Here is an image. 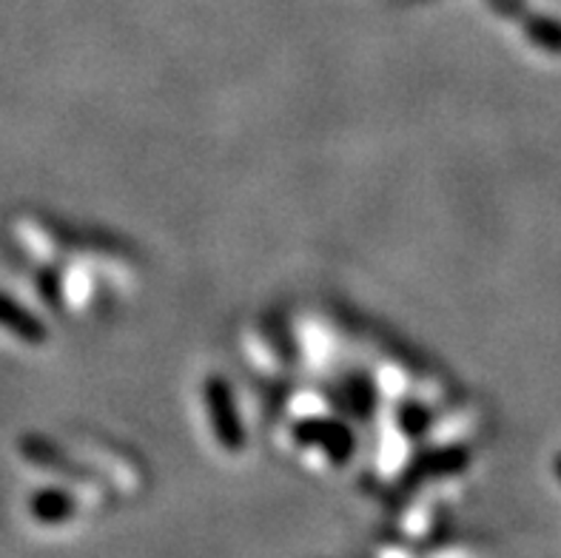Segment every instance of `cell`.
Wrapping results in <instances>:
<instances>
[{
	"label": "cell",
	"mask_w": 561,
	"mask_h": 558,
	"mask_svg": "<svg viewBox=\"0 0 561 558\" xmlns=\"http://www.w3.org/2000/svg\"><path fill=\"white\" fill-rule=\"evenodd\" d=\"M23 456L32 462H37V465H43L46 470H55V474H66L69 479L75 481H85V485H98V488H103V481L98 479L94 474H89L85 467L75 465V462L66 456V453L55 451V447L49 445V442H43V439H23L21 445Z\"/></svg>",
	"instance_id": "obj_5"
},
{
	"label": "cell",
	"mask_w": 561,
	"mask_h": 558,
	"mask_svg": "<svg viewBox=\"0 0 561 558\" xmlns=\"http://www.w3.org/2000/svg\"><path fill=\"white\" fill-rule=\"evenodd\" d=\"M294 439H297L299 445L320 447L334 465H345L356 451L354 431L345 422H340V419H302V422L294 424Z\"/></svg>",
	"instance_id": "obj_2"
},
{
	"label": "cell",
	"mask_w": 561,
	"mask_h": 558,
	"mask_svg": "<svg viewBox=\"0 0 561 558\" xmlns=\"http://www.w3.org/2000/svg\"><path fill=\"white\" fill-rule=\"evenodd\" d=\"M525 37L539 49L550 52V55H561V23L545 14H527V21L522 23Z\"/></svg>",
	"instance_id": "obj_7"
},
{
	"label": "cell",
	"mask_w": 561,
	"mask_h": 558,
	"mask_svg": "<svg viewBox=\"0 0 561 558\" xmlns=\"http://www.w3.org/2000/svg\"><path fill=\"white\" fill-rule=\"evenodd\" d=\"M37 294H41V297L46 299L51 308H57V305H60V297H64V285H60V280H57L55 271H41V276H37Z\"/></svg>",
	"instance_id": "obj_9"
},
{
	"label": "cell",
	"mask_w": 561,
	"mask_h": 558,
	"mask_svg": "<svg viewBox=\"0 0 561 558\" xmlns=\"http://www.w3.org/2000/svg\"><path fill=\"white\" fill-rule=\"evenodd\" d=\"M0 328H7L14 340L26 342V345H46L49 342V331L41 319L3 291H0Z\"/></svg>",
	"instance_id": "obj_4"
},
{
	"label": "cell",
	"mask_w": 561,
	"mask_h": 558,
	"mask_svg": "<svg viewBox=\"0 0 561 558\" xmlns=\"http://www.w3.org/2000/svg\"><path fill=\"white\" fill-rule=\"evenodd\" d=\"M397 424H399V431L405 433V436L420 439L425 436L427 428L434 424V410H427L425 405L420 402H405L397 410Z\"/></svg>",
	"instance_id": "obj_8"
},
{
	"label": "cell",
	"mask_w": 561,
	"mask_h": 558,
	"mask_svg": "<svg viewBox=\"0 0 561 558\" xmlns=\"http://www.w3.org/2000/svg\"><path fill=\"white\" fill-rule=\"evenodd\" d=\"M203 399H206L208 422H211L217 445L226 453L245 451V428H242L240 422L234 394H231V385H228L226 376H208V379L203 382Z\"/></svg>",
	"instance_id": "obj_1"
},
{
	"label": "cell",
	"mask_w": 561,
	"mask_h": 558,
	"mask_svg": "<svg viewBox=\"0 0 561 558\" xmlns=\"http://www.w3.org/2000/svg\"><path fill=\"white\" fill-rule=\"evenodd\" d=\"M28 513H32V519L41 524H64L78 513V502H75V496L66 493V490L46 488L37 490V493L32 496Z\"/></svg>",
	"instance_id": "obj_6"
},
{
	"label": "cell",
	"mask_w": 561,
	"mask_h": 558,
	"mask_svg": "<svg viewBox=\"0 0 561 558\" xmlns=\"http://www.w3.org/2000/svg\"><path fill=\"white\" fill-rule=\"evenodd\" d=\"M553 470H556V476H559V481H561V453H559V456H556V462H553Z\"/></svg>",
	"instance_id": "obj_10"
},
{
	"label": "cell",
	"mask_w": 561,
	"mask_h": 558,
	"mask_svg": "<svg viewBox=\"0 0 561 558\" xmlns=\"http://www.w3.org/2000/svg\"><path fill=\"white\" fill-rule=\"evenodd\" d=\"M468 465H470L468 447H456V445L434 447V451L420 453V456L408 465V474L402 476V485H405V488H416V485H422V481L462 474Z\"/></svg>",
	"instance_id": "obj_3"
}]
</instances>
